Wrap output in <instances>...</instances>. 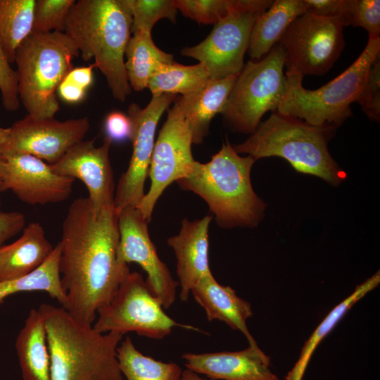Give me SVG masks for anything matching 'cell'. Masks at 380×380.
Masks as SVG:
<instances>
[{
    "instance_id": "35",
    "label": "cell",
    "mask_w": 380,
    "mask_h": 380,
    "mask_svg": "<svg viewBox=\"0 0 380 380\" xmlns=\"http://www.w3.org/2000/svg\"><path fill=\"white\" fill-rule=\"evenodd\" d=\"M349 25L364 28L369 37H379L380 1L350 0Z\"/></svg>"
},
{
    "instance_id": "27",
    "label": "cell",
    "mask_w": 380,
    "mask_h": 380,
    "mask_svg": "<svg viewBox=\"0 0 380 380\" xmlns=\"http://www.w3.org/2000/svg\"><path fill=\"white\" fill-rule=\"evenodd\" d=\"M380 282L379 271L356 286L355 291L335 306L314 330L303 345L298 359L284 377L285 380H302L310 360L320 342L334 328L345 314Z\"/></svg>"
},
{
    "instance_id": "36",
    "label": "cell",
    "mask_w": 380,
    "mask_h": 380,
    "mask_svg": "<svg viewBox=\"0 0 380 380\" xmlns=\"http://www.w3.org/2000/svg\"><path fill=\"white\" fill-rule=\"evenodd\" d=\"M0 42V91L2 105L8 111H15L20 107L18 75L11 65Z\"/></svg>"
},
{
    "instance_id": "22",
    "label": "cell",
    "mask_w": 380,
    "mask_h": 380,
    "mask_svg": "<svg viewBox=\"0 0 380 380\" xmlns=\"http://www.w3.org/2000/svg\"><path fill=\"white\" fill-rule=\"evenodd\" d=\"M237 76L210 80L198 91L175 99L191 132L192 144L203 142L212 119L222 113Z\"/></svg>"
},
{
    "instance_id": "14",
    "label": "cell",
    "mask_w": 380,
    "mask_h": 380,
    "mask_svg": "<svg viewBox=\"0 0 380 380\" xmlns=\"http://www.w3.org/2000/svg\"><path fill=\"white\" fill-rule=\"evenodd\" d=\"M9 127L0 156L29 154L52 165L84 139L89 121L87 117L61 121L53 118L36 119L27 115Z\"/></svg>"
},
{
    "instance_id": "12",
    "label": "cell",
    "mask_w": 380,
    "mask_h": 380,
    "mask_svg": "<svg viewBox=\"0 0 380 380\" xmlns=\"http://www.w3.org/2000/svg\"><path fill=\"white\" fill-rule=\"evenodd\" d=\"M192 134L175 102L168 111L154 144L148 176L151 186L137 208L146 220L151 219L153 208L164 190L173 182L184 177L195 160L191 153Z\"/></svg>"
},
{
    "instance_id": "4",
    "label": "cell",
    "mask_w": 380,
    "mask_h": 380,
    "mask_svg": "<svg viewBox=\"0 0 380 380\" xmlns=\"http://www.w3.org/2000/svg\"><path fill=\"white\" fill-rule=\"evenodd\" d=\"M255 161L250 156H239L227 140L209 162L195 160L190 172L177 183L201 196L220 227H254L263 218L266 208L251 185V171Z\"/></svg>"
},
{
    "instance_id": "31",
    "label": "cell",
    "mask_w": 380,
    "mask_h": 380,
    "mask_svg": "<svg viewBox=\"0 0 380 380\" xmlns=\"http://www.w3.org/2000/svg\"><path fill=\"white\" fill-rule=\"evenodd\" d=\"M132 14L131 32L151 33L157 21L167 18L175 23L177 9L170 0H126Z\"/></svg>"
},
{
    "instance_id": "38",
    "label": "cell",
    "mask_w": 380,
    "mask_h": 380,
    "mask_svg": "<svg viewBox=\"0 0 380 380\" xmlns=\"http://www.w3.org/2000/svg\"><path fill=\"white\" fill-rule=\"evenodd\" d=\"M104 131L106 137L111 141L131 139L132 123L128 115L120 111H113L105 119Z\"/></svg>"
},
{
    "instance_id": "15",
    "label": "cell",
    "mask_w": 380,
    "mask_h": 380,
    "mask_svg": "<svg viewBox=\"0 0 380 380\" xmlns=\"http://www.w3.org/2000/svg\"><path fill=\"white\" fill-rule=\"evenodd\" d=\"M148 221L141 212L126 207L118 212V261L124 265L135 262L147 274L146 282L164 309L175 301L178 282L167 265L160 259L148 234Z\"/></svg>"
},
{
    "instance_id": "37",
    "label": "cell",
    "mask_w": 380,
    "mask_h": 380,
    "mask_svg": "<svg viewBox=\"0 0 380 380\" xmlns=\"http://www.w3.org/2000/svg\"><path fill=\"white\" fill-rule=\"evenodd\" d=\"M305 13L329 18H340L350 25V0H304Z\"/></svg>"
},
{
    "instance_id": "29",
    "label": "cell",
    "mask_w": 380,
    "mask_h": 380,
    "mask_svg": "<svg viewBox=\"0 0 380 380\" xmlns=\"http://www.w3.org/2000/svg\"><path fill=\"white\" fill-rule=\"evenodd\" d=\"M120 369L126 380H180L182 368L176 363L163 362L137 349L130 337L117 348Z\"/></svg>"
},
{
    "instance_id": "17",
    "label": "cell",
    "mask_w": 380,
    "mask_h": 380,
    "mask_svg": "<svg viewBox=\"0 0 380 380\" xmlns=\"http://www.w3.org/2000/svg\"><path fill=\"white\" fill-rule=\"evenodd\" d=\"M95 139L77 143L50 166L58 175L82 181L88 190L92 209L98 214L114 206L115 185L109 160L112 141L105 137L103 144L96 146Z\"/></svg>"
},
{
    "instance_id": "26",
    "label": "cell",
    "mask_w": 380,
    "mask_h": 380,
    "mask_svg": "<svg viewBox=\"0 0 380 380\" xmlns=\"http://www.w3.org/2000/svg\"><path fill=\"white\" fill-rule=\"evenodd\" d=\"M125 67L131 88L137 91L148 88V81L163 64L174 62L172 54L160 50L154 44L151 33L136 32L126 47Z\"/></svg>"
},
{
    "instance_id": "13",
    "label": "cell",
    "mask_w": 380,
    "mask_h": 380,
    "mask_svg": "<svg viewBox=\"0 0 380 380\" xmlns=\"http://www.w3.org/2000/svg\"><path fill=\"white\" fill-rule=\"evenodd\" d=\"M177 95L164 94L152 96L151 101L141 108L132 103L128 116L132 123V154L127 170L122 174L114 198L118 213L126 207L137 208L144 198V184L148 176L157 125L163 113Z\"/></svg>"
},
{
    "instance_id": "7",
    "label": "cell",
    "mask_w": 380,
    "mask_h": 380,
    "mask_svg": "<svg viewBox=\"0 0 380 380\" xmlns=\"http://www.w3.org/2000/svg\"><path fill=\"white\" fill-rule=\"evenodd\" d=\"M380 54V37H369L358 58L341 74L324 86L310 90L303 77L286 73L287 91L277 112L313 125L338 127L352 115L350 105L357 101L367 72Z\"/></svg>"
},
{
    "instance_id": "10",
    "label": "cell",
    "mask_w": 380,
    "mask_h": 380,
    "mask_svg": "<svg viewBox=\"0 0 380 380\" xmlns=\"http://www.w3.org/2000/svg\"><path fill=\"white\" fill-rule=\"evenodd\" d=\"M272 1L233 0L227 14L214 25L209 35L198 44L184 48L182 55L204 64L210 80L239 75L254 23Z\"/></svg>"
},
{
    "instance_id": "34",
    "label": "cell",
    "mask_w": 380,
    "mask_h": 380,
    "mask_svg": "<svg viewBox=\"0 0 380 380\" xmlns=\"http://www.w3.org/2000/svg\"><path fill=\"white\" fill-rule=\"evenodd\" d=\"M356 102L371 121L379 122L380 54L372 63Z\"/></svg>"
},
{
    "instance_id": "28",
    "label": "cell",
    "mask_w": 380,
    "mask_h": 380,
    "mask_svg": "<svg viewBox=\"0 0 380 380\" xmlns=\"http://www.w3.org/2000/svg\"><path fill=\"white\" fill-rule=\"evenodd\" d=\"M210 80L208 69L202 63L184 65L176 62L163 64L151 77L148 88L152 96L164 94L182 96L198 91Z\"/></svg>"
},
{
    "instance_id": "5",
    "label": "cell",
    "mask_w": 380,
    "mask_h": 380,
    "mask_svg": "<svg viewBox=\"0 0 380 380\" xmlns=\"http://www.w3.org/2000/svg\"><path fill=\"white\" fill-rule=\"evenodd\" d=\"M337 128L331 125H313L275 111L245 141L232 146L237 153L247 154L255 160L283 158L296 171L337 186L346 177L328 150Z\"/></svg>"
},
{
    "instance_id": "30",
    "label": "cell",
    "mask_w": 380,
    "mask_h": 380,
    "mask_svg": "<svg viewBox=\"0 0 380 380\" xmlns=\"http://www.w3.org/2000/svg\"><path fill=\"white\" fill-rule=\"evenodd\" d=\"M36 0H0V42L11 63L32 33Z\"/></svg>"
},
{
    "instance_id": "42",
    "label": "cell",
    "mask_w": 380,
    "mask_h": 380,
    "mask_svg": "<svg viewBox=\"0 0 380 380\" xmlns=\"http://www.w3.org/2000/svg\"><path fill=\"white\" fill-rule=\"evenodd\" d=\"M180 380H205V379L199 376L198 374L186 369L184 371H182Z\"/></svg>"
},
{
    "instance_id": "2",
    "label": "cell",
    "mask_w": 380,
    "mask_h": 380,
    "mask_svg": "<svg viewBox=\"0 0 380 380\" xmlns=\"http://www.w3.org/2000/svg\"><path fill=\"white\" fill-rule=\"evenodd\" d=\"M46 331L50 380H122L117 348L122 334L101 333L63 307L37 309Z\"/></svg>"
},
{
    "instance_id": "24",
    "label": "cell",
    "mask_w": 380,
    "mask_h": 380,
    "mask_svg": "<svg viewBox=\"0 0 380 380\" xmlns=\"http://www.w3.org/2000/svg\"><path fill=\"white\" fill-rule=\"evenodd\" d=\"M23 380H50V356L43 318L36 309L30 310L15 341Z\"/></svg>"
},
{
    "instance_id": "39",
    "label": "cell",
    "mask_w": 380,
    "mask_h": 380,
    "mask_svg": "<svg viewBox=\"0 0 380 380\" xmlns=\"http://www.w3.org/2000/svg\"><path fill=\"white\" fill-rule=\"evenodd\" d=\"M25 217L20 212H0V247L25 228Z\"/></svg>"
},
{
    "instance_id": "25",
    "label": "cell",
    "mask_w": 380,
    "mask_h": 380,
    "mask_svg": "<svg viewBox=\"0 0 380 380\" xmlns=\"http://www.w3.org/2000/svg\"><path fill=\"white\" fill-rule=\"evenodd\" d=\"M60 257L58 242L47 259L35 270L24 277L0 282V304L8 296L18 293L44 291L65 308L68 298L61 282Z\"/></svg>"
},
{
    "instance_id": "21",
    "label": "cell",
    "mask_w": 380,
    "mask_h": 380,
    "mask_svg": "<svg viewBox=\"0 0 380 380\" xmlns=\"http://www.w3.org/2000/svg\"><path fill=\"white\" fill-rule=\"evenodd\" d=\"M53 249L39 222H30L15 241L0 247V282L24 277L39 267Z\"/></svg>"
},
{
    "instance_id": "3",
    "label": "cell",
    "mask_w": 380,
    "mask_h": 380,
    "mask_svg": "<svg viewBox=\"0 0 380 380\" xmlns=\"http://www.w3.org/2000/svg\"><path fill=\"white\" fill-rule=\"evenodd\" d=\"M132 18L126 0H79L70 9L63 32L84 61L104 75L113 97L125 101L131 93L125 53L131 37Z\"/></svg>"
},
{
    "instance_id": "40",
    "label": "cell",
    "mask_w": 380,
    "mask_h": 380,
    "mask_svg": "<svg viewBox=\"0 0 380 380\" xmlns=\"http://www.w3.org/2000/svg\"><path fill=\"white\" fill-rule=\"evenodd\" d=\"M56 93L63 101L75 103L84 99L86 90L64 78L59 84Z\"/></svg>"
},
{
    "instance_id": "11",
    "label": "cell",
    "mask_w": 380,
    "mask_h": 380,
    "mask_svg": "<svg viewBox=\"0 0 380 380\" xmlns=\"http://www.w3.org/2000/svg\"><path fill=\"white\" fill-rule=\"evenodd\" d=\"M340 18L308 13L296 18L278 42L284 49L286 73L321 76L338 59L345 46Z\"/></svg>"
},
{
    "instance_id": "32",
    "label": "cell",
    "mask_w": 380,
    "mask_h": 380,
    "mask_svg": "<svg viewBox=\"0 0 380 380\" xmlns=\"http://www.w3.org/2000/svg\"><path fill=\"white\" fill-rule=\"evenodd\" d=\"M75 0H36L32 32H63L66 16Z\"/></svg>"
},
{
    "instance_id": "20",
    "label": "cell",
    "mask_w": 380,
    "mask_h": 380,
    "mask_svg": "<svg viewBox=\"0 0 380 380\" xmlns=\"http://www.w3.org/2000/svg\"><path fill=\"white\" fill-rule=\"evenodd\" d=\"M194 300L204 310L208 321L218 320L241 332L249 346H258L246 324L253 315L251 305L229 286L220 284L213 274L203 277L192 289Z\"/></svg>"
},
{
    "instance_id": "9",
    "label": "cell",
    "mask_w": 380,
    "mask_h": 380,
    "mask_svg": "<svg viewBox=\"0 0 380 380\" xmlns=\"http://www.w3.org/2000/svg\"><path fill=\"white\" fill-rule=\"evenodd\" d=\"M97 314L99 317L93 327L101 333L124 335L135 332L149 338L162 339L169 335L174 327L199 331L169 317L146 280L137 272H129L112 299L101 308Z\"/></svg>"
},
{
    "instance_id": "33",
    "label": "cell",
    "mask_w": 380,
    "mask_h": 380,
    "mask_svg": "<svg viewBox=\"0 0 380 380\" xmlns=\"http://www.w3.org/2000/svg\"><path fill=\"white\" fill-rule=\"evenodd\" d=\"M233 0H174L183 15L198 23L215 24L228 13Z\"/></svg>"
},
{
    "instance_id": "41",
    "label": "cell",
    "mask_w": 380,
    "mask_h": 380,
    "mask_svg": "<svg viewBox=\"0 0 380 380\" xmlns=\"http://www.w3.org/2000/svg\"><path fill=\"white\" fill-rule=\"evenodd\" d=\"M94 64L89 66L72 68L65 77L73 84L87 90L93 82V69Z\"/></svg>"
},
{
    "instance_id": "1",
    "label": "cell",
    "mask_w": 380,
    "mask_h": 380,
    "mask_svg": "<svg viewBox=\"0 0 380 380\" xmlns=\"http://www.w3.org/2000/svg\"><path fill=\"white\" fill-rule=\"evenodd\" d=\"M118 213L115 207L96 214L88 198L70 204L62 224L59 269L68 303L75 317L92 324L129 273L117 257Z\"/></svg>"
},
{
    "instance_id": "6",
    "label": "cell",
    "mask_w": 380,
    "mask_h": 380,
    "mask_svg": "<svg viewBox=\"0 0 380 380\" xmlns=\"http://www.w3.org/2000/svg\"><path fill=\"white\" fill-rule=\"evenodd\" d=\"M80 56L74 42L63 32H32L18 47V96L28 115L53 118L59 110L57 89Z\"/></svg>"
},
{
    "instance_id": "18",
    "label": "cell",
    "mask_w": 380,
    "mask_h": 380,
    "mask_svg": "<svg viewBox=\"0 0 380 380\" xmlns=\"http://www.w3.org/2000/svg\"><path fill=\"white\" fill-rule=\"evenodd\" d=\"M186 368L211 380H279L271 368L270 357L258 346L234 352L184 353Z\"/></svg>"
},
{
    "instance_id": "43",
    "label": "cell",
    "mask_w": 380,
    "mask_h": 380,
    "mask_svg": "<svg viewBox=\"0 0 380 380\" xmlns=\"http://www.w3.org/2000/svg\"><path fill=\"white\" fill-rule=\"evenodd\" d=\"M10 132V127H0V148L6 143Z\"/></svg>"
},
{
    "instance_id": "8",
    "label": "cell",
    "mask_w": 380,
    "mask_h": 380,
    "mask_svg": "<svg viewBox=\"0 0 380 380\" xmlns=\"http://www.w3.org/2000/svg\"><path fill=\"white\" fill-rule=\"evenodd\" d=\"M284 63V49L277 43L261 59L244 65L221 113L230 129L252 134L265 113L277 110L287 91Z\"/></svg>"
},
{
    "instance_id": "44",
    "label": "cell",
    "mask_w": 380,
    "mask_h": 380,
    "mask_svg": "<svg viewBox=\"0 0 380 380\" xmlns=\"http://www.w3.org/2000/svg\"><path fill=\"white\" fill-rule=\"evenodd\" d=\"M3 171H4V160L0 156V184H1V178H2ZM0 208H1V200H0Z\"/></svg>"
},
{
    "instance_id": "16",
    "label": "cell",
    "mask_w": 380,
    "mask_h": 380,
    "mask_svg": "<svg viewBox=\"0 0 380 380\" xmlns=\"http://www.w3.org/2000/svg\"><path fill=\"white\" fill-rule=\"evenodd\" d=\"M1 157L4 171L0 191L10 190L30 205L56 203L70 197L75 179L58 175L45 161L29 154Z\"/></svg>"
},
{
    "instance_id": "19",
    "label": "cell",
    "mask_w": 380,
    "mask_h": 380,
    "mask_svg": "<svg viewBox=\"0 0 380 380\" xmlns=\"http://www.w3.org/2000/svg\"><path fill=\"white\" fill-rule=\"evenodd\" d=\"M212 216L189 221L184 219L179 234L167 243L177 259V274L180 286L179 298L186 301L194 286L212 274L208 260V228Z\"/></svg>"
},
{
    "instance_id": "23",
    "label": "cell",
    "mask_w": 380,
    "mask_h": 380,
    "mask_svg": "<svg viewBox=\"0 0 380 380\" xmlns=\"http://www.w3.org/2000/svg\"><path fill=\"white\" fill-rule=\"evenodd\" d=\"M305 13L304 0H275L256 19L248 47L253 61L263 58L277 44L286 29Z\"/></svg>"
}]
</instances>
